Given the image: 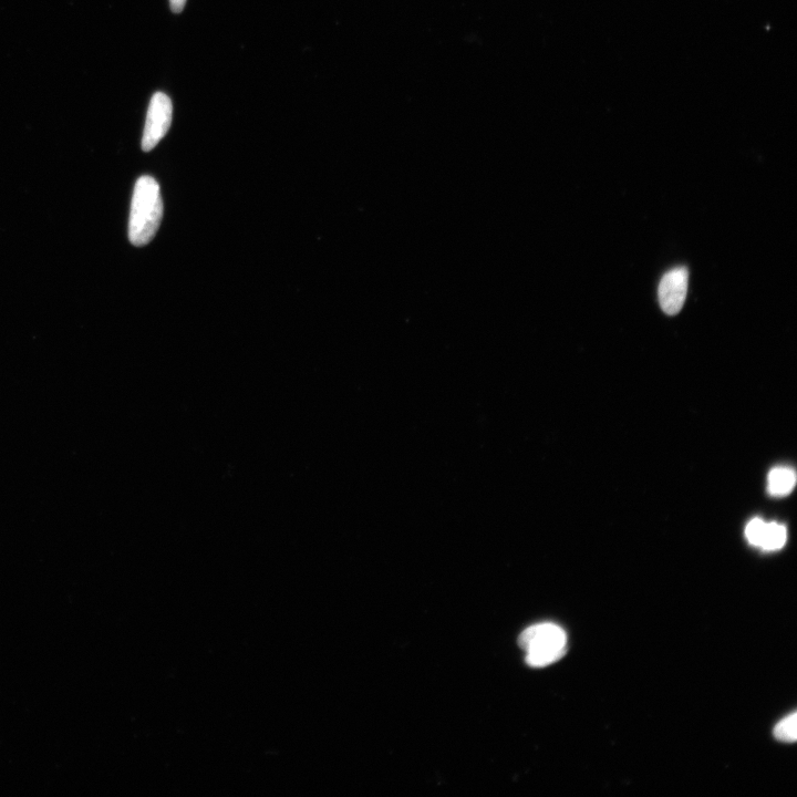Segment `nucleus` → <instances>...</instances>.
<instances>
[{"mask_svg":"<svg viewBox=\"0 0 797 797\" xmlns=\"http://www.w3.org/2000/svg\"><path fill=\"white\" fill-rule=\"evenodd\" d=\"M163 216V201L160 185L146 175L134 186L130 220L129 240L132 245H148L157 234Z\"/></svg>","mask_w":797,"mask_h":797,"instance_id":"obj_1","label":"nucleus"},{"mask_svg":"<svg viewBox=\"0 0 797 797\" xmlns=\"http://www.w3.org/2000/svg\"><path fill=\"white\" fill-rule=\"evenodd\" d=\"M520 647L526 652L527 665L543 668L560 660L567 649L565 631L554 624H540L527 628L519 638Z\"/></svg>","mask_w":797,"mask_h":797,"instance_id":"obj_2","label":"nucleus"},{"mask_svg":"<svg viewBox=\"0 0 797 797\" xmlns=\"http://www.w3.org/2000/svg\"><path fill=\"white\" fill-rule=\"evenodd\" d=\"M173 117V105L163 92L154 93L148 109L146 127L142 138V149L150 152L168 133Z\"/></svg>","mask_w":797,"mask_h":797,"instance_id":"obj_3","label":"nucleus"},{"mask_svg":"<svg viewBox=\"0 0 797 797\" xmlns=\"http://www.w3.org/2000/svg\"><path fill=\"white\" fill-rule=\"evenodd\" d=\"M689 283L686 267L671 269L662 277L659 285V303L667 315H677L685 305Z\"/></svg>","mask_w":797,"mask_h":797,"instance_id":"obj_4","label":"nucleus"},{"mask_svg":"<svg viewBox=\"0 0 797 797\" xmlns=\"http://www.w3.org/2000/svg\"><path fill=\"white\" fill-rule=\"evenodd\" d=\"M796 483V474L789 468H776L768 478V490L771 495L784 496L791 493Z\"/></svg>","mask_w":797,"mask_h":797,"instance_id":"obj_5","label":"nucleus"},{"mask_svg":"<svg viewBox=\"0 0 797 797\" xmlns=\"http://www.w3.org/2000/svg\"><path fill=\"white\" fill-rule=\"evenodd\" d=\"M786 538H788V533H786L783 525L767 523V529H765L760 547L762 550L769 552L781 550L786 543Z\"/></svg>","mask_w":797,"mask_h":797,"instance_id":"obj_6","label":"nucleus"},{"mask_svg":"<svg viewBox=\"0 0 797 797\" xmlns=\"http://www.w3.org/2000/svg\"><path fill=\"white\" fill-rule=\"evenodd\" d=\"M774 737L784 743H794L797 739L796 713L782 720L774 729Z\"/></svg>","mask_w":797,"mask_h":797,"instance_id":"obj_7","label":"nucleus"},{"mask_svg":"<svg viewBox=\"0 0 797 797\" xmlns=\"http://www.w3.org/2000/svg\"><path fill=\"white\" fill-rule=\"evenodd\" d=\"M765 529H767V523H765L761 519H754L752 520L747 529H745V536H747L748 541L753 546H761Z\"/></svg>","mask_w":797,"mask_h":797,"instance_id":"obj_8","label":"nucleus"},{"mask_svg":"<svg viewBox=\"0 0 797 797\" xmlns=\"http://www.w3.org/2000/svg\"><path fill=\"white\" fill-rule=\"evenodd\" d=\"M186 2H188V0H170V6L172 12L174 14L182 13Z\"/></svg>","mask_w":797,"mask_h":797,"instance_id":"obj_9","label":"nucleus"}]
</instances>
